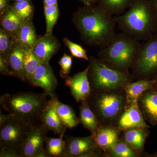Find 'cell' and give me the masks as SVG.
<instances>
[{
  "label": "cell",
  "instance_id": "f546056e",
  "mask_svg": "<svg viewBox=\"0 0 157 157\" xmlns=\"http://www.w3.org/2000/svg\"><path fill=\"white\" fill-rule=\"evenodd\" d=\"M109 151L113 156L117 157H136L138 152L129 146L125 142L119 140Z\"/></svg>",
  "mask_w": 157,
  "mask_h": 157
},
{
  "label": "cell",
  "instance_id": "cb8c5ba5",
  "mask_svg": "<svg viewBox=\"0 0 157 157\" xmlns=\"http://www.w3.org/2000/svg\"><path fill=\"white\" fill-rule=\"evenodd\" d=\"M56 109L62 123L67 128L72 129L77 126L79 123V119L72 107L63 104L58 99L56 101Z\"/></svg>",
  "mask_w": 157,
  "mask_h": 157
},
{
  "label": "cell",
  "instance_id": "1f68e13d",
  "mask_svg": "<svg viewBox=\"0 0 157 157\" xmlns=\"http://www.w3.org/2000/svg\"><path fill=\"white\" fill-rule=\"evenodd\" d=\"M63 42L65 45L69 48L70 53L73 56L89 61L86 51L81 45L72 42L67 38H64Z\"/></svg>",
  "mask_w": 157,
  "mask_h": 157
},
{
  "label": "cell",
  "instance_id": "9c48e42d",
  "mask_svg": "<svg viewBox=\"0 0 157 157\" xmlns=\"http://www.w3.org/2000/svg\"><path fill=\"white\" fill-rule=\"evenodd\" d=\"M66 141V157H95L100 149L94 135L85 137L64 136Z\"/></svg>",
  "mask_w": 157,
  "mask_h": 157
},
{
  "label": "cell",
  "instance_id": "836d02e7",
  "mask_svg": "<svg viewBox=\"0 0 157 157\" xmlns=\"http://www.w3.org/2000/svg\"><path fill=\"white\" fill-rule=\"evenodd\" d=\"M0 73L5 76H13L9 69L7 60L0 56Z\"/></svg>",
  "mask_w": 157,
  "mask_h": 157
},
{
  "label": "cell",
  "instance_id": "4316f807",
  "mask_svg": "<svg viewBox=\"0 0 157 157\" xmlns=\"http://www.w3.org/2000/svg\"><path fill=\"white\" fill-rule=\"evenodd\" d=\"M37 57L34 54L32 48H24V66L25 82L32 86L34 73L40 63Z\"/></svg>",
  "mask_w": 157,
  "mask_h": 157
},
{
  "label": "cell",
  "instance_id": "7a4b0ae2",
  "mask_svg": "<svg viewBox=\"0 0 157 157\" xmlns=\"http://www.w3.org/2000/svg\"><path fill=\"white\" fill-rule=\"evenodd\" d=\"M113 16L122 33L138 41H146L157 32V14L150 0H134L127 12Z\"/></svg>",
  "mask_w": 157,
  "mask_h": 157
},
{
  "label": "cell",
  "instance_id": "7402d4cb",
  "mask_svg": "<svg viewBox=\"0 0 157 157\" xmlns=\"http://www.w3.org/2000/svg\"><path fill=\"white\" fill-rule=\"evenodd\" d=\"M79 109V123L94 135L100 126L98 117L93 111L87 101H82Z\"/></svg>",
  "mask_w": 157,
  "mask_h": 157
},
{
  "label": "cell",
  "instance_id": "f1b7e54d",
  "mask_svg": "<svg viewBox=\"0 0 157 157\" xmlns=\"http://www.w3.org/2000/svg\"><path fill=\"white\" fill-rule=\"evenodd\" d=\"M44 14L46 21V35H52L54 27L56 23L59 16L58 5L55 6H44Z\"/></svg>",
  "mask_w": 157,
  "mask_h": 157
},
{
  "label": "cell",
  "instance_id": "d4e9b609",
  "mask_svg": "<svg viewBox=\"0 0 157 157\" xmlns=\"http://www.w3.org/2000/svg\"><path fill=\"white\" fill-rule=\"evenodd\" d=\"M134 0H98V5L113 16H118L132 5Z\"/></svg>",
  "mask_w": 157,
  "mask_h": 157
},
{
  "label": "cell",
  "instance_id": "3957f363",
  "mask_svg": "<svg viewBox=\"0 0 157 157\" xmlns=\"http://www.w3.org/2000/svg\"><path fill=\"white\" fill-rule=\"evenodd\" d=\"M141 46L139 41L122 32L116 34L110 44L101 48L98 56L110 68L128 73L129 68L135 65Z\"/></svg>",
  "mask_w": 157,
  "mask_h": 157
},
{
  "label": "cell",
  "instance_id": "7c38bea8",
  "mask_svg": "<svg viewBox=\"0 0 157 157\" xmlns=\"http://www.w3.org/2000/svg\"><path fill=\"white\" fill-rule=\"evenodd\" d=\"M88 67L72 76L65 78L66 86L70 87L71 94L77 102L86 101L92 90L89 80Z\"/></svg>",
  "mask_w": 157,
  "mask_h": 157
},
{
  "label": "cell",
  "instance_id": "5b68a950",
  "mask_svg": "<svg viewBox=\"0 0 157 157\" xmlns=\"http://www.w3.org/2000/svg\"><path fill=\"white\" fill-rule=\"evenodd\" d=\"M87 67L92 90L111 91L124 86L128 82V73L110 68L99 58L90 57Z\"/></svg>",
  "mask_w": 157,
  "mask_h": 157
},
{
  "label": "cell",
  "instance_id": "4fadbf2b",
  "mask_svg": "<svg viewBox=\"0 0 157 157\" xmlns=\"http://www.w3.org/2000/svg\"><path fill=\"white\" fill-rule=\"evenodd\" d=\"M60 44L56 37L46 35L40 37L34 45L33 52L41 63H49L54 55L57 53Z\"/></svg>",
  "mask_w": 157,
  "mask_h": 157
},
{
  "label": "cell",
  "instance_id": "b9f144b4",
  "mask_svg": "<svg viewBox=\"0 0 157 157\" xmlns=\"http://www.w3.org/2000/svg\"><path fill=\"white\" fill-rule=\"evenodd\" d=\"M14 2H23V1H25V0H13Z\"/></svg>",
  "mask_w": 157,
  "mask_h": 157
},
{
  "label": "cell",
  "instance_id": "f35d334b",
  "mask_svg": "<svg viewBox=\"0 0 157 157\" xmlns=\"http://www.w3.org/2000/svg\"><path fill=\"white\" fill-rule=\"evenodd\" d=\"M35 157H49V156L45 150V148H44L38 152Z\"/></svg>",
  "mask_w": 157,
  "mask_h": 157
},
{
  "label": "cell",
  "instance_id": "4dcf8cb0",
  "mask_svg": "<svg viewBox=\"0 0 157 157\" xmlns=\"http://www.w3.org/2000/svg\"><path fill=\"white\" fill-rule=\"evenodd\" d=\"M15 39L2 29H0V56L6 59L15 43Z\"/></svg>",
  "mask_w": 157,
  "mask_h": 157
},
{
  "label": "cell",
  "instance_id": "8d00e7d4",
  "mask_svg": "<svg viewBox=\"0 0 157 157\" xmlns=\"http://www.w3.org/2000/svg\"><path fill=\"white\" fill-rule=\"evenodd\" d=\"M13 115L9 113L8 114H4L1 112V114H0V124H2L3 123L5 122L6 121H7V120L13 116Z\"/></svg>",
  "mask_w": 157,
  "mask_h": 157
},
{
  "label": "cell",
  "instance_id": "ac0fdd59",
  "mask_svg": "<svg viewBox=\"0 0 157 157\" xmlns=\"http://www.w3.org/2000/svg\"><path fill=\"white\" fill-rule=\"evenodd\" d=\"M94 136L100 149L109 150L119 140L118 132L111 127L99 126Z\"/></svg>",
  "mask_w": 157,
  "mask_h": 157
},
{
  "label": "cell",
  "instance_id": "d590c367",
  "mask_svg": "<svg viewBox=\"0 0 157 157\" xmlns=\"http://www.w3.org/2000/svg\"><path fill=\"white\" fill-rule=\"evenodd\" d=\"M10 0H0V12L2 14L9 7Z\"/></svg>",
  "mask_w": 157,
  "mask_h": 157
},
{
  "label": "cell",
  "instance_id": "277c9868",
  "mask_svg": "<svg viewBox=\"0 0 157 157\" xmlns=\"http://www.w3.org/2000/svg\"><path fill=\"white\" fill-rule=\"evenodd\" d=\"M44 92H20L6 94L0 98L3 109L15 117L35 124L40 121L43 110L50 101Z\"/></svg>",
  "mask_w": 157,
  "mask_h": 157
},
{
  "label": "cell",
  "instance_id": "8992f818",
  "mask_svg": "<svg viewBox=\"0 0 157 157\" xmlns=\"http://www.w3.org/2000/svg\"><path fill=\"white\" fill-rule=\"evenodd\" d=\"M92 91L87 101L98 120H111L120 115L124 103L123 96L109 91Z\"/></svg>",
  "mask_w": 157,
  "mask_h": 157
},
{
  "label": "cell",
  "instance_id": "484cf974",
  "mask_svg": "<svg viewBox=\"0 0 157 157\" xmlns=\"http://www.w3.org/2000/svg\"><path fill=\"white\" fill-rule=\"evenodd\" d=\"M65 135L59 137H47L45 144V149L49 157H66V141Z\"/></svg>",
  "mask_w": 157,
  "mask_h": 157
},
{
  "label": "cell",
  "instance_id": "83f0119b",
  "mask_svg": "<svg viewBox=\"0 0 157 157\" xmlns=\"http://www.w3.org/2000/svg\"><path fill=\"white\" fill-rule=\"evenodd\" d=\"M10 6L24 21L32 19L34 12V6L31 0L14 2L13 5Z\"/></svg>",
  "mask_w": 157,
  "mask_h": 157
},
{
  "label": "cell",
  "instance_id": "60d3db41",
  "mask_svg": "<svg viewBox=\"0 0 157 157\" xmlns=\"http://www.w3.org/2000/svg\"><path fill=\"white\" fill-rule=\"evenodd\" d=\"M153 6L154 7L157 14V0H150Z\"/></svg>",
  "mask_w": 157,
  "mask_h": 157
},
{
  "label": "cell",
  "instance_id": "44dd1931",
  "mask_svg": "<svg viewBox=\"0 0 157 157\" xmlns=\"http://www.w3.org/2000/svg\"><path fill=\"white\" fill-rule=\"evenodd\" d=\"M1 16L2 29L15 39L17 32L24 21L14 12L10 6L1 14Z\"/></svg>",
  "mask_w": 157,
  "mask_h": 157
},
{
  "label": "cell",
  "instance_id": "30bf717a",
  "mask_svg": "<svg viewBox=\"0 0 157 157\" xmlns=\"http://www.w3.org/2000/svg\"><path fill=\"white\" fill-rule=\"evenodd\" d=\"M48 131L42 123L34 124L21 151V157H35L44 148Z\"/></svg>",
  "mask_w": 157,
  "mask_h": 157
},
{
  "label": "cell",
  "instance_id": "d6986e66",
  "mask_svg": "<svg viewBox=\"0 0 157 157\" xmlns=\"http://www.w3.org/2000/svg\"><path fill=\"white\" fill-rule=\"evenodd\" d=\"M155 85L154 80L145 79L133 83L128 82L124 86L127 102L130 105L137 103L140 96L146 91L154 88Z\"/></svg>",
  "mask_w": 157,
  "mask_h": 157
},
{
  "label": "cell",
  "instance_id": "e575fe53",
  "mask_svg": "<svg viewBox=\"0 0 157 157\" xmlns=\"http://www.w3.org/2000/svg\"><path fill=\"white\" fill-rule=\"evenodd\" d=\"M1 157H21L18 152L9 149L1 148L0 151Z\"/></svg>",
  "mask_w": 157,
  "mask_h": 157
},
{
  "label": "cell",
  "instance_id": "9a60e30c",
  "mask_svg": "<svg viewBox=\"0 0 157 157\" xmlns=\"http://www.w3.org/2000/svg\"><path fill=\"white\" fill-rule=\"evenodd\" d=\"M118 128L122 130L133 128H150L145 123L138 102L130 105L121 115Z\"/></svg>",
  "mask_w": 157,
  "mask_h": 157
},
{
  "label": "cell",
  "instance_id": "74e56055",
  "mask_svg": "<svg viewBox=\"0 0 157 157\" xmlns=\"http://www.w3.org/2000/svg\"><path fill=\"white\" fill-rule=\"evenodd\" d=\"M79 2L83 3L84 6H91V5H95L98 3V0H78Z\"/></svg>",
  "mask_w": 157,
  "mask_h": 157
},
{
  "label": "cell",
  "instance_id": "ffe728a7",
  "mask_svg": "<svg viewBox=\"0 0 157 157\" xmlns=\"http://www.w3.org/2000/svg\"><path fill=\"white\" fill-rule=\"evenodd\" d=\"M38 39L32 19H29L23 23L15 36V40L24 48H32Z\"/></svg>",
  "mask_w": 157,
  "mask_h": 157
},
{
  "label": "cell",
  "instance_id": "5bb4252c",
  "mask_svg": "<svg viewBox=\"0 0 157 157\" xmlns=\"http://www.w3.org/2000/svg\"><path fill=\"white\" fill-rule=\"evenodd\" d=\"M57 99L56 96L50 98L49 103L42 112L39 122L43 124L48 131L60 136L65 135L67 128L62 123L57 113Z\"/></svg>",
  "mask_w": 157,
  "mask_h": 157
},
{
  "label": "cell",
  "instance_id": "d6a6232c",
  "mask_svg": "<svg viewBox=\"0 0 157 157\" xmlns=\"http://www.w3.org/2000/svg\"><path fill=\"white\" fill-rule=\"evenodd\" d=\"M59 63L61 68L59 72L60 76L62 78H66L69 76L72 68L73 64L72 57L67 54L64 53L59 61Z\"/></svg>",
  "mask_w": 157,
  "mask_h": 157
},
{
  "label": "cell",
  "instance_id": "6da1fadb",
  "mask_svg": "<svg viewBox=\"0 0 157 157\" xmlns=\"http://www.w3.org/2000/svg\"><path fill=\"white\" fill-rule=\"evenodd\" d=\"M72 21L82 41L90 46L105 48L117 34L114 16L98 4L79 7L73 14Z\"/></svg>",
  "mask_w": 157,
  "mask_h": 157
},
{
  "label": "cell",
  "instance_id": "7bdbcfd3",
  "mask_svg": "<svg viewBox=\"0 0 157 157\" xmlns=\"http://www.w3.org/2000/svg\"><path fill=\"white\" fill-rule=\"evenodd\" d=\"M154 80L155 82L156 85H157V74L155 76V78Z\"/></svg>",
  "mask_w": 157,
  "mask_h": 157
},
{
  "label": "cell",
  "instance_id": "2e32d148",
  "mask_svg": "<svg viewBox=\"0 0 157 157\" xmlns=\"http://www.w3.org/2000/svg\"><path fill=\"white\" fill-rule=\"evenodd\" d=\"M138 101L144 118L152 125L157 124V90L146 91Z\"/></svg>",
  "mask_w": 157,
  "mask_h": 157
},
{
  "label": "cell",
  "instance_id": "603a6c76",
  "mask_svg": "<svg viewBox=\"0 0 157 157\" xmlns=\"http://www.w3.org/2000/svg\"><path fill=\"white\" fill-rule=\"evenodd\" d=\"M125 131V142L132 148L138 151H141L148 134L146 128H133Z\"/></svg>",
  "mask_w": 157,
  "mask_h": 157
},
{
  "label": "cell",
  "instance_id": "52a82bcc",
  "mask_svg": "<svg viewBox=\"0 0 157 157\" xmlns=\"http://www.w3.org/2000/svg\"><path fill=\"white\" fill-rule=\"evenodd\" d=\"M33 125L14 116L0 124L1 149L15 151L21 155V151Z\"/></svg>",
  "mask_w": 157,
  "mask_h": 157
},
{
  "label": "cell",
  "instance_id": "e0dca14e",
  "mask_svg": "<svg viewBox=\"0 0 157 157\" xmlns=\"http://www.w3.org/2000/svg\"><path fill=\"white\" fill-rule=\"evenodd\" d=\"M24 48L15 42L7 57L9 69L13 76L22 81H25L24 66Z\"/></svg>",
  "mask_w": 157,
  "mask_h": 157
},
{
  "label": "cell",
  "instance_id": "ba28073f",
  "mask_svg": "<svg viewBox=\"0 0 157 157\" xmlns=\"http://www.w3.org/2000/svg\"><path fill=\"white\" fill-rule=\"evenodd\" d=\"M134 67L139 76L147 77L157 74V34L141 44L140 53Z\"/></svg>",
  "mask_w": 157,
  "mask_h": 157
},
{
  "label": "cell",
  "instance_id": "8fae6325",
  "mask_svg": "<svg viewBox=\"0 0 157 157\" xmlns=\"http://www.w3.org/2000/svg\"><path fill=\"white\" fill-rule=\"evenodd\" d=\"M58 81L49 63H40L34 73L32 86L41 88L45 94L52 97L56 96Z\"/></svg>",
  "mask_w": 157,
  "mask_h": 157
},
{
  "label": "cell",
  "instance_id": "ab89813d",
  "mask_svg": "<svg viewBox=\"0 0 157 157\" xmlns=\"http://www.w3.org/2000/svg\"><path fill=\"white\" fill-rule=\"evenodd\" d=\"M44 6H55L58 5L57 0H43Z\"/></svg>",
  "mask_w": 157,
  "mask_h": 157
}]
</instances>
